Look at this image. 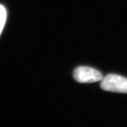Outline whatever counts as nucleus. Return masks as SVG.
Listing matches in <instances>:
<instances>
[{
    "label": "nucleus",
    "mask_w": 127,
    "mask_h": 127,
    "mask_svg": "<svg viewBox=\"0 0 127 127\" xmlns=\"http://www.w3.org/2000/svg\"><path fill=\"white\" fill-rule=\"evenodd\" d=\"M100 87L106 91L127 93V78L115 74H108L101 80Z\"/></svg>",
    "instance_id": "nucleus-1"
},
{
    "label": "nucleus",
    "mask_w": 127,
    "mask_h": 127,
    "mask_svg": "<svg viewBox=\"0 0 127 127\" xmlns=\"http://www.w3.org/2000/svg\"><path fill=\"white\" fill-rule=\"evenodd\" d=\"M6 20V10L3 5L0 4V35L4 27Z\"/></svg>",
    "instance_id": "nucleus-3"
},
{
    "label": "nucleus",
    "mask_w": 127,
    "mask_h": 127,
    "mask_svg": "<svg viewBox=\"0 0 127 127\" xmlns=\"http://www.w3.org/2000/svg\"><path fill=\"white\" fill-rule=\"evenodd\" d=\"M73 78L78 83H95L101 81L103 76L95 68L88 66H79L74 70Z\"/></svg>",
    "instance_id": "nucleus-2"
}]
</instances>
